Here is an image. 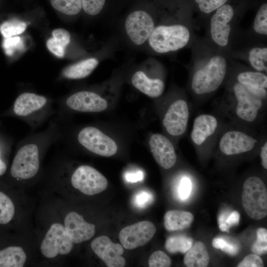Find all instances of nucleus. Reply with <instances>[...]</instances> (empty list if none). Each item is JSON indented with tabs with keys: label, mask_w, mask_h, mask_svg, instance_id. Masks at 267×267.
Returning a JSON list of instances; mask_svg holds the SVG:
<instances>
[{
	"label": "nucleus",
	"mask_w": 267,
	"mask_h": 267,
	"mask_svg": "<svg viewBox=\"0 0 267 267\" xmlns=\"http://www.w3.org/2000/svg\"><path fill=\"white\" fill-rule=\"evenodd\" d=\"M190 0H165L158 22L146 44L154 53L174 52L193 40Z\"/></svg>",
	"instance_id": "f257e3e1"
},
{
	"label": "nucleus",
	"mask_w": 267,
	"mask_h": 267,
	"mask_svg": "<svg viewBox=\"0 0 267 267\" xmlns=\"http://www.w3.org/2000/svg\"><path fill=\"white\" fill-rule=\"evenodd\" d=\"M204 46L203 51L196 52L193 60L190 88L196 95L212 93L217 90L225 79L228 60L223 50L213 46Z\"/></svg>",
	"instance_id": "f03ea898"
},
{
	"label": "nucleus",
	"mask_w": 267,
	"mask_h": 267,
	"mask_svg": "<svg viewBox=\"0 0 267 267\" xmlns=\"http://www.w3.org/2000/svg\"><path fill=\"white\" fill-rule=\"evenodd\" d=\"M164 1L136 0L124 21L126 36L133 44H146L160 16Z\"/></svg>",
	"instance_id": "7ed1b4c3"
},
{
	"label": "nucleus",
	"mask_w": 267,
	"mask_h": 267,
	"mask_svg": "<svg viewBox=\"0 0 267 267\" xmlns=\"http://www.w3.org/2000/svg\"><path fill=\"white\" fill-rule=\"evenodd\" d=\"M251 2L252 0H231L211 14L209 26L210 44L223 51L229 46L238 18Z\"/></svg>",
	"instance_id": "20e7f679"
},
{
	"label": "nucleus",
	"mask_w": 267,
	"mask_h": 267,
	"mask_svg": "<svg viewBox=\"0 0 267 267\" xmlns=\"http://www.w3.org/2000/svg\"><path fill=\"white\" fill-rule=\"evenodd\" d=\"M242 203L251 219L259 220L267 216V187L260 178L250 177L245 180L243 185Z\"/></svg>",
	"instance_id": "39448f33"
},
{
	"label": "nucleus",
	"mask_w": 267,
	"mask_h": 267,
	"mask_svg": "<svg viewBox=\"0 0 267 267\" xmlns=\"http://www.w3.org/2000/svg\"><path fill=\"white\" fill-rule=\"evenodd\" d=\"M71 183L75 188L88 195L99 193L108 185L106 178L97 170L88 165L81 166L74 171Z\"/></svg>",
	"instance_id": "423d86ee"
},
{
	"label": "nucleus",
	"mask_w": 267,
	"mask_h": 267,
	"mask_svg": "<svg viewBox=\"0 0 267 267\" xmlns=\"http://www.w3.org/2000/svg\"><path fill=\"white\" fill-rule=\"evenodd\" d=\"M78 139L88 150L102 156H113L118 150L115 141L95 127H87L82 129L78 134Z\"/></svg>",
	"instance_id": "0eeeda50"
},
{
	"label": "nucleus",
	"mask_w": 267,
	"mask_h": 267,
	"mask_svg": "<svg viewBox=\"0 0 267 267\" xmlns=\"http://www.w3.org/2000/svg\"><path fill=\"white\" fill-rule=\"evenodd\" d=\"M231 88L236 102V116L244 122H254L262 108L264 100L251 93L236 81L232 84Z\"/></svg>",
	"instance_id": "6e6552de"
},
{
	"label": "nucleus",
	"mask_w": 267,
	"mask_h": 267,
	"mask_svg": "<svg viewBox=\"0 0 267 267\" xmlns=\"http://www.w3.org/2000/svg\"><path fill=\"white\" fill-rule=\"evenodd\" d=\"M40 166L37 146L29 144L22 147L16 154L10 169L15 178L28 179L35 176Z\"/></svg>",
	"instance_id": "1a4fd4ad"
},
{
	"label": "nucleus",
	"mask_w": 267,
	"mask_h": 267,
	"mask_svg": "<svg viewBox=\"0 0 267 267\" xmlns=\"http://www.w3.org/2000/svg\"><path fill=\"white\" fill-rule=\"evenodd\" d=\"M73 248V242L67 234L64 226L52 224L42 242L41 250L46 258H52L58 254L69 253Z\"/></svg>",
	"instance_id": "9d476101"
},
{
	"label": "nucleus",
	"mask_w": 267,
	"mask_h": 267,
	"mask_svg": "<svg viewBox=\"0 0 267 267\" xmlns=\"http://www.w3.org/2000/svg\"><path fill=\"white\" fill-rule=\"evenodd\" d=\"M156 231V228L152 222L141 221L122 228L119 237L124 248L132 250L146 244Z\"/></svg>",
	"instance_id": "9b49d317"
},
{
	"label": "nucleus",
	"mask_w": 267,
	"mask_h": 267,
	"mask_svg": "<svg viewBox=\"0 0 267 267\" xmlns=\"http://www.w3.org/2000/svg\"><path fill=\"white\" fill-rule=\"evenodd\" d=\"M189 114L185 100L179 99L173 102L163 120V124L168 133L175 136L183 134L187 129Z\"/></svg>",
	"instance_id": "f8f14e48"
},
{
	"label": "nucleus",
	"mask_w": 267,
	"mask_h": 267,
	"mask_svg": "<svg viewBox=\"0 0 267 267\" xmlns=\"http://www.w3.org/2000/svg\"><path fill=\"white\" fill-rule=\"evenodd\" d=\"M93 251L108 267H123L126 264L122 257L124 249L122 245L114 243L106 236L94 239L91 243Z\"/></svg>",
	"instance_id": "ddd939ff"
},
{
	"label": "nucleus",
	"mask_w": 267,
	"mask_h": 267,
	"mask_svg": "<svg viewBox=\"0 0 267 267\" xmlns=\"http://www.w3.org/2000/svg\"><path fill=\"white\" fill-rule=\"evenodd\" d=\"M257 140L245 133L231 130L225 133L221 137L219 148L226 155H235L252 150Z\"/></svg>",
	"instance_id": "4468645a"
},
{
	"label": "nucleus",
	"mask_w": 267,
	"mask_h": 267,
	"mask_svg": "<svg viewBox=\"0 0 267 267\" xmlns=\"http://www.w3.org/2000/svg\"><path fill=\"white\" fill-rule=\"evenodd\" d=\"M149 144L155 160L161 167L169 169L174 166L177 155L173 144L167 137L160 134H153Z\"/></svg>",
	"instance_id": "2eb2a0df"
},
{
	"label": "nucleus",
	"mask_w": 267,
	"mask_h": 267,
	"mask_svg": "<svg viewBox=\"0 0 267 267\" xmlns=\"http://www.w3.org/2000/svg\"><path fill=\"white\" fill-rule=\"evenodd\" d=\"M71 109L84 112H99L108 106L107 101L98 94L89 91H81L70 95L66 100Z\"/></svg>",
	"instance_id": "dca6fc26"
},
{
	"label": "nucleus",
	"mask_w": 267,
	"mask_h": 267,
	"mask_svg": "<svg viewBox=\"0 0 267 267\" xmlns=\"http://www.w3.org/2000/svg\"><path fill=\"white\" fill-rule=\"evenodd\" d=\"M65 231L73 243H80L87 241L95 233L94 224L86 222L83 217L76 212H70L64 220Z\"/></svg>",
	"instance_id": "f3484780"
},
{
	"label": "nucleus",
	"mask_w": 267,
	"mask_h": 267,
	"mask_svg": "<svg viewBox=\"0 0 267 267\" xmlns=\"http://www.w3.org/2000/svg\"><path fill=\"white\" fill-rule=\"evenodd\" d=\"M236 81L256 96L264 100L267 98V74L255 70H243L236 75Z\"/></svg>",
	"instance_id": "a211bd4d"
},
{
	"label": "nucleus",
	"mask_w": 267,
	"mask_h": 267,
	"mask_svg": "<svg viewBox=\"0 0 267 267\" xmlns=\"http://www.w3.org/2000/svg\"><path fill=\"white\" fill-rule=\"evenodd\" d=\"M218 126V120L214 116L208 114L198 116L193 122L190 134L192 142L201 145L214 134Z\"/></svg>",
	"instance_id": "6ab92c4d"
},
{
	"label": "nucleus",
	"mask_w": 267,
	"mask_h": 267,
	"mask_svg": "<svg viewBox=\"0 0 267 267\" xmlns=\"http://www.w3.org/2000/svg\"><path fill=\"white\" fill-rule=\"evenodd\" d=\"M131 81L136 89L151 98L160 96L165 89V85L161 79L150 78L141 70L133 75Z\"/></svg>",
	"instance_id": "aec40b11"
},
{
	"label": "nucleus",
	"mask_w": 267,
	"mask_h": 267,
	"mask_svg": "<svg viewBox=\"0 0 267 267\" xmlns=\"http://www.w3.org/2000/svg\"><path fill=\"white\" fill-rule=\"evenodd\" d=\"M46 103L45 97L34 93L24 92L15 101L13 111L20 116H26L44 106Z\"/></svg>",
	"instance_id": "412c9836"
},
{
	"label": "nucleus",
	"mask_w": 267,
	"mask_h": 267,
	"mask_svg": "<svg viewBox=\"0 0 267 267\" xmlns=\"http://www.w3.org/2000/svg\"><path fill=\"white\" fill-rule=\"evenodd\" d=\"M193 220L194 217L190 212L171 210L164 216V226L168 231L180 230L189 227Z\"/></svg>",
	"instance_id": "4be33fe9"
},
{
	"label": "nucleus",
	"mask_w": 267,
	"mask_h": 267,
	"mask_svg": "<svg viewBox=\"0 0 267 267\" xmlns=\"http://www.w3.org/2000/svg\"><path fill=\"white\" fill-rule=\"evenodd\" d=\"M98 63L97 58H89L66 67L63 71V75L69 79H83L89 76Z\"/></svg>",
	"instance_id": "5701e85b"
},
{
	"label": "nucleus",
	"mask_w": 267,
	"mask_h": 267,
	"mask_svg": "<svg viewBox=\"0 0 267 267\" xmlns=\"http://www.w3.org/2000/svg\"><path fill=\"white\" fill-rule=\"evenodd\" d=\"M209 255L205 245L198 241L186 252L184 264L187 267H206L209 263Z\"/></svg>",
	"instance_id": "b1692460"
},
{
	"label": "nucleus",
	"mask_w": 267,
	"mask_h": 267,
	"mask_svg": "<svg viewBox=\"0 0 267 267\" xmlns=\"http://www.w3.org/2000/svg\"><path fill=\"white\" fill-rule=\"evenodd\" d=\"M26 260L23 249L10 246L0 251V267H22Z\"/></svg>",
	"instance_id": "393cba45"
},
{
	"label": "nucleus",
	"mask_w": 267,
	"mask_h": 267,
	"mask_svg": "<svg viewBox=\"0 0 267 267\" xmlns=\"http://www.w3.org/2000/svg\"><path fill=\"white\" fill-rule=\"evenodd\" d=\"M246 59L251 67L255 71L267 72V47L256 45L250 48L247 53Z\"/></svg>",
	"instance_id": "a878e982"
},
{
	"label": "nucleus",
	"mask_w": 267,
	"mask_h": 267,
	"mask_svg": "<svg viewBox=\"0 0 267 267\" xmlns=\"http://www.w3.org/2000/svg\"><path fill=\"white\" fill-rule=\"evenodd\" d=\"M52 7L58 12L68 16H76L82 10V0H50Z\"/></svg>",
	"instance_id": "bb28decb"
},
{
	"label": "nucleus",
	"mask_w": 267,
	"mask_h": 267,
	"mask_svg": "<svg viewBox=\"0 0 267 267\" xmlns=\"http://www.w3.org/2000/svg\"><path fill=\"white\" fill-rule=\"evenodd\" d=\"M193 245V240L184 235H174L168 238L165 247L170 253H185Z\"/></svg>",
	"instance_id": "cd10ccee"
},
{
	"label": "nucleus",
	"mask_w": 267,
	"mask_h": 267,
	"mask_svg": "<svg viewBox=\"0 0 267 267\" xmlns=\"http://www.w3.org/2000/svg\"><path fill=\"white\" fill-rule=\"evenodd\" d=\"M254 34L267 37V2L261 1L256 13L252 25Z\"/></svg>",
	"instance_id": "c85d7f7f"
},
{
	"label": "nucleus",
	"mask_w": 267,
	"mask_h": 267,
	"mask_svg": "<svg viewBox=\"0 0 267 267\" xmlns=\"http://www.w3.org/2000/svg\"><path fill=\"white\" fill-rule=\"evenodd\" d=\"M231 0H190L193 9L203 16H210L217 9Z\"/></svg>",
	"instance_id": "c756f323"
},
{
	"label": "nucleus",
	"mask_w": 267,
	"mask_h": 267,
	"mask_svg": "<svg viewBox=\"0 0 267 267\" xmlns=\"http://www.w3.org/2000/svg\"><path fill=\"white\" fill-rule=\"evenodd\" d=\"M27 26L25 21L13 19L5 21L0 25V32L4 38H8L23 33Z\"/></svg>",
	"instance_id": "7c9ffc66"
},
{
	"label": "nucleus",
	"mask_w": 267,
	"mask_h": 267,
	"mask_svg": "<svg viewBox=\"0 0 267 267\" xmlns=\"http://www.w3.org/2000/svg\"><path fill=\"white\" fill-rule=\"evenodd\" d=\"M14 205L5 194L0 191V224L9 222L14 215Z\"/></svg>",
	"instance_id": "2f4dec72"
},
{
	"label": "nucleus",
	"mask_w": 267,
	"mask_h": 267,
	"mask_svg": "<svg viewBox=\"0 0 267 267\" xmlns=\"http://www.w3.org/2000/svg\"><path fill=\"white\" fill-rule=\"evenodd\" d=\"M251 251L258 255L267 253V230L265 228H259L257 230V240L253 243Z\"/></svg>",
	"instance_id": "473e14b6"
},
{
	"label": "nucleus",
	"mask_w": 267,
	"mask_h": 267,
	"mask_svg": "<svg viewBox=\"0 0 267 267\" xmlns=\"http://www.w3.org/2000/svg\"><path fill=\"white\" fill-rule=\"evenodd\" d=\"M2 46L5 53L9 56L12 55L16 51H22L25 49L22 39L16 36L4 38Z\"/></svg>",
	"instance_id": "72a5a7b5"
},
{
	"label": "nucleus",
	"mask_w": 267,
	"mask_h": 267,
	"mask_svg": "<svg viewBox=\"0 0 267 267\" xmlns=\"http://www.w3.org/2000/svg\"><path fill=\"white\" fill-rule=\"evenodd\" d=\"M148 264L150 267H169L171 265V260L165 252L158 250L150 256Z\"/></svg>",
	"instance_id": "f704fd0d"
},
{
	"label": "nucleus",
	"mask_w": 267,
	"mask_h": 267,
	"mask_svg": "<svg viewBox=\"0 0 267 267\" xmlns=\"http://www.w3.org/2000/svg\"><path fill=\"white\" fill-rule=\"evenodd\" d=\"M153 201L152 193L146 190H141L134 195V205L138 208H144L150 205Z\"/></svg>",
	"instance_id": "c9c22d12"
},
{
	"label": "nucleus",
	"mask_w": 267,
	"mask_h": 267,
	"mask_svg": "<svg viewBox=\"0 0 267 267\" xmlns=\"http://www.w3.org/2000/svg\"><path fill=\"white\" fill-rule=\"evenodd\" d=\"M47 49L52 53L58 57H63L67 46L52 37L48 39L46 43Z\"/></svg>",
	"instance_id": "e433bc0d"
},
{
	"label": "nucleus",
	"mask_w": 267,
	"mask_h": 267,
	"mask_svg": "<svg viewBox=\"0 0 267 267\" xmlns=\"http://www.w3.org/2000/svg\"><path fill=\"white\" fill-rule=\"evenodd\" d=\"M238 267H263L262 259L258 255L251 254L246 256L237 266Z\"/></svg>",
	"instance_id": "4c0bfd02"
},
{
	"label": "nucleus",
	"mask_w": 267,
	"mask_h": 267,
	"mask_svg": "<svg viewBox=\"0 0 267 267\" xmlns=\"http://www.w3.org/2000/svg\"><path fill=\"white\" fill-rule=\"evenodd\" d=\"M191 190V182L187 177H183L180 182L178 188V193L179 198L183 200L189 197Z\"/></svg>",
	"instance_id": "58836bf2"
},
{
	"label": "nucleus",
	"mask_w": 267,
	"mask_h": 267,
	"mask_svg": "<svg viewBox=\"0 0 267 267\" xmlns=\"http://www.w3.org/2000/svg\"><path fill=\"white\" fill-rule=\"evenodd\" d=\"M52 36L53 39L61 42L66 46H67L70 43V34L65 29H55L52 32Z\"/></svg>",
	"instance_id": "ea45409f"
},
{
	"label": "nucleus",
	"mask_w": 267,
	"mask_h": 267,
	"mask_svg": "<svg viewBox=\"0 0 267 267\" xmlns=\"http://www.w3.org/2000/svg\"><path fill=\"white\" fill-rule=\"evenodd\" d=\"M240 250V245L236 241L226 239V243L222 251L231 255H236Z\"/></svg>",
	"instance_id": "a19ab883"
},
{
	"label": "nucleus",
	"mask_w": 267,
	"mask_h": 267,
	"mask_svg": "<svg viewBox=\"0 0 267 267\" xmlns=\"http://www.w3.org/2000/svg\"><path fill=\"white\" fill-rule=\"evenodd\" d=\"M240 214L236 211H233L227 216L225 222L227 227H231L238 225L240 220Z\"/></svg>",
	"instance_id": "79ce46f5"
},
{
	"label": "nucleus",
	"mask_w": 267,
	"mask_h": 267,
	"mask_svg": "<svg viewBox=\"0 0 267 267\" xmlns=\"http://www.w3.org/2000/svg\"><path fill=\"white\" fill-rule=\"evenodd\" d=\"M143 178V174L141 171L134 173H128L125 175L126 180L130 182H136L141 180Z\"/></svg>",
	"instance_id": "37998d69"
},
{
	"label": "nucleus",
	"mask_w": 267,
	"mask_h": 267,
	"mask_svg": "<svg viewBox=\"0 0 267 267\" xmlns=\"http://www.w3.org/2000/svg\"><path fill=\"white\" fill-rule=\"evenodd\" d=\"M227 216V213L226 211L222 212L219 216L218 224L221 231L228 232L229 228L227 227L225 222Z\"/></svg>",
	"instance_id": "c03bdc74"
},
{
	"label": "nucleus",
	"mask_w": 267,
	"mask_h": 267,
	"mask_svg": "<svg viewBox=\"0 0 267 267\" xmlns=\"http://www.w3.org/2000/svg\"><path fill=\"white\" fill-rule=\"evenodd\" d=\"M261 163L264 169H267V142L264 143L261 149Z\"/></svg>",
	"instance_id": "a18cd8bd"
},
{
	"label": "nucleus",
	"mask_w": 267,
	"mask_h": 267,
	"mask_svg": "<svg viewBox=\"0 0 267 267\" xmlns=\"http://www.w3.org/2000/svg\"><path fill=\"white\" fill-rule=\"evenodd\" d=\"M226 241V239L224 237H216L213 239V246L216 249L222 250L225 244Z\"/></svg>",
	"instance_id": "49530a36"
},
{
	"label": "nucleus",
	"mask_w": 267,
	"mask_h": 267,
	"mask_svg": "<svg viewBox=\"0 0 267 267\" xmlns=\"http://www.w3.org/2000/svg\"><path fill=\"white\" fill-rule=\"evenodd\" d=\"M6 170V166L5 164L0 159V176L4 174Z\"/></svg>",
	"instance_id": "de8ad7c7"
}]
</instances>
